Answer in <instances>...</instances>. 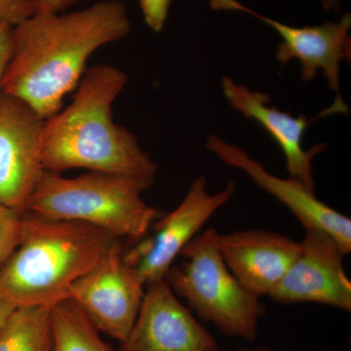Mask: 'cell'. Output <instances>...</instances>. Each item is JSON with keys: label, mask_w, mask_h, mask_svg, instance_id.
<instances>
[{"label": "cell", "mask_w": 351, "mask_h": 351, "mask_svg": "<svg viewBox=\"0 0 351 351\" xmlns=\"http://www.w3.org/2000/svg\"><path fill=\"white\" fill-rule=\"evenodd\" d=\"M51 309L16 307L0 330V351H53Z\"/></svg>", "instance_id": "cell-15"}, {"label": "cell", "mask_w": 351, "mask_h": 351, "mask_svg": "<svg viewBox=\"0 0 351 351\" xmlns=\"http://www.w3.org/2000/svg\"><path fill=\"white\" fill-rule=\"evenodd\" d=\"M221 88L230 107L246 119L256 120L280 147L290 177L300 180L315 191L313 159L324 151L325 145H318L308 151L304 149L302 140L309 120L304 115L294 117L269 106V95L252 91L244 85L237 84L232 78H223Z\"/></svg>", "instance_id": "cell-14"}, {"label": "cell", "mask_w": 351, "mask_h": 351, "mask_svg": "<svg viewBox=\"0 0 351 351\" xmlns=\"http://www.w3.org/2000/svg\"><path fill=\"white\" fill-rule=\"evenodd\" d=\"M43 123L24 101L0 94V205L22 214L44 171L40 162Z\"/></svg>", "instance_id": "cell-9"}, {"label": "cell", "mask_w": 351, "mask_h": 351, "mask_svg": "<svg viewBox=\"0 0 351 351\" xmlns=\"http://www.w3.org/2000/svg\"><path fill=\"white\" fill-rule=\"evenodd\" d=\"M145 22L156 32L162 31L172 0H138Z\"/></svg>", "instance_id": "cell-19"}, {"label": "cell", "mask_w": 351, "mask_h": 351, "mask_svg": "<svg viewBox=\"0 0 351 351\" xmlns=\"http://www.w3.org/2000/svg\"><path fill=\"white\" fill-rule=\"evenodd\" d=\"M252 351H274V350H270V348H256V350H254Z\"/></svg>", "instance_id": "cell-24"}, {"label": "cell", "mask_w": 351, "mask_h": 351, "mask_svg": "<svg viewBox=\"0 0 351 351\" xmlns=\"http://www.w3.org/2000/svg\"><path fill=\"white\" fill-rule=\"evenodd\" d=\"M217 230L208 228L191 240L165 279L176 295L203 321L232 338L253 341L265 308L228 269L216 244Z\"/></svg>", "instance_id": "cell-5"}, {"label": "cell", "mask_w": 351, "mask_h": 351, "mask_svg": "<svg viewBox=\"0 0 351 351\" xmlns=\"http://www.w3.org/2000/svg\"><path fill=\"white\" fill-rule=\"evenodd\" d=\"M228 269L251 294L269 295L300 251V242L281 233L244 230L216 234Z\"/></svg>", "instance_id": "cell-13"}, {"label": "cell", "mask_w": 351, "mask_h": 351, "mask_svg": "<svg viewBox=\"0 0 351 351\" xmlns=\"http://www.w3.org/2000/svg\"><path fill=\"white\" fill-rule=\"evenodd\" d=\"M237 351H249V350H246V348H240V350H237Z\"/></svg>", "instance_id": "cell-25"}, {"label": "cell", "mask_w": 351, "mask_h": 351, "mask_svg": "<svg viewBox=\"0 0 351 351\" xmlns=\"http://www.w3.org/2000/svg\"><path fill=\"white\" fill-rule=\"evenodd\" d=\"M82 221H53L25 212L19 246L0 267V295L16 307L53 306L119 242Z\"/></svg>", "instance_id": "cell-3"}, {"label": "cell", "mask_w": 351, "mask_h": 351, "mask_svg": "<svg viewBox=\"0 0 351 351\" xmlns=\"http://www.w3.org/2000/svg\"><path fill=\"white\" fill-rule=\"evenodd\" d=\"M323 6L326 10H338L339 0H322Z\"/></svg>", "instance_id": "cell-23"}, {"label": "cell", "mask_w": 351, "mask_h": 351, "mask_svg": "<svg viewBox=\"0 0 351 351\" xmlns=\"http://www.w3.org/2000/svg\"><path fill=\"white\" fill-rule=\"evenodd\" d=\"M14 50V27L0 25V94L7 66L10 63Z\"/></svg>", "instance_id": "cell-20"}, {"label": "cell", "mask_w": 351, "mask_h": 351, "mask_svg": "<svg viewBox=\"0 0 351 351\" xmlns=\"http://www.w3.org/2000/svg\"><path fill=\"white\" fill-rule=\"evenodd\" d=\"M80 0H41L38 12L62 13L77 4Z\"/></svg>", "instance_id": "cell-21"}, {"label": "cell", "mask_w": 351, "mask_h": 351, "mask_svg": "<svg viewBox=\"0 0 351 351\" xmlns=\"http://www.w3.org/2000/svg\"><path fill=\"white\" fill-rule=\"evenodd\" d=\"M235 184L230 181L223 191L210 193L207 179L198 177L182 202L172 212L154 223L152 237L140 240L123 254L124 261L137 272L145 285L166 274L201 228L234 195Z\"/></svg>", "instance_id": "cell-6"}, {"label": "cell", "mask_w": 351, "mask_h": 351, "mask_svg": "<svg viewBox=\"0 0 351 351\" xmlns=\"http://www.w3.org/2000/svg\"><path fill=\"white\" fill-rule=\"evenodd\" d=\"M41 0H0V25L15 27L38 12Z\"/></svg>", "instance_id": "cell-18"}, {"label": "cell", "mask_w": 351, "mask_h": 351, "mask_svg": "<svg viewBox=\"0 0 351 351\" xmlns=\"http://www.w3.org/2000/svg\"><path fill=\"white\" fill-rule=\"evenodd\" d=\"M15 308L16 306L13 304L7 301L5 298L0 295V330L5 324L9 316L11 315Z\"/></svg>", "instance_id": "cell-22"}, {"label": "cell", "mask_w": 351, "mask_h": 351, "mask_svg": "<svg viewBox=\"0 0 351 351\" xmlns=\"http://www.w3.org/2000/svg\"><path fill=\"white\" fill-rule=\"evenodd\" d=\"M216 10L241 11L249 14L265 24L274 27L283 39L276 50V59L286 64L292 60L302 64L301 77L308 82L322 71L329 87L339 94V69L343 61L351 57L350 14H346L338 23H326L314 27H295L278 21L265 17L237 0H209Z\"/></svg>", "instance_id": "cell-12"}, {"label": "cell", "mask_w": 351, "mask_h": 351, "mask_svg": "<svg viewBox=\"0 0 351 351\" xmlns=\"http://www.w3.org/2000/svg\"><path fill=\"white\" fill-rule=\"evenodd\" d=\"M51 318L53 351H112L86 314L71 300L54 304Z\"/></svg>", "instance_id": "cell-16"}, {"label": "cell", "mask_w": 351, "mask_h": 351, "mask_svg": "<svg viewBox=\"0 0 351 351\" xmlns=\"http://www.w3.org/2000/svg\"><path fill=\"white\" fill-rule=\"evenodd\" d=\"M336 240L326 232L307 230L300 251L269 297L281 304H314L351 311V281Z\"/></svg>", "instance_id": "cell-8"}, {"label": "cell", "mask_w": 351, "mask_h": 351, "mask_svg": "<svg viewBox=\"0 0 351 351\" xmlns=\"http://www.w3.org/2000/svg\"><path fill=\"white\" fill-rule=\"evenodd\" d=\"M206 149L226 165L241 170L269 195L276 197L295 215L304 230L326 232L336 240L346 255L351 251V219L318 199L315 191L295 178L276 177L263 164L252 158L237 145L218 136L210 135Z\"/></svg>", "instance_id": "cell-11"}, {"label": "cell", "mask_w": 351, "mask_h": 351, "mask_svg": "<svg viewBox=\"0 0 351 351\" xmlns=\"http://www.w3.org/2000/svg\"><path fill=\"white\" fill-rule=\"evenodd\" d=\"M130 32L121 0H101L71 12H38L14 27L2 93L24 101L43 120L49 119L76 89L93 53Z\"/></svg>", "instance_id": "cell-1"}, {"label": "cell", "mask_w": 351, "mask_h": 351, "mask_svg": "<svg viewBox=\"0 0 351 351\" xmlns=\"http://www.w3.org/2000/svg\"><path fill=\"white\" fill-rule=\"evenodd\" d=\"M120 343V351H219L216 339L165 278L145 285L135 323Z\"/></svg>", "instance_id": "cell-10"}, {"label": "cell", "mask_w": 351, "mask_h": 351, "mask_svg": "<svg viewBox=\"0 0 351 351\" xmlns=\"http://www.w3.org/2000/svg\"><path fill=\"white\" fill-rule=\"evenodd\" d=\"M127 80L121 69L110 64L85 71L71 104L44 120L40 138L44 171L83 168L156 181V162L132 132L113 121V104Z\"/></svg>", "instance_id": "cell-2"}, {"label": "cell", "mask_w": 351, "mask_h": 351, "mask_svg": "<svg viewBox=\"0 0 351 351\" xmlns=\"http://www.w3.org/2000/svg\"><path fill=\"white\" fill-rule=\"evenodd\" d=\"M25 214L0 205V267L12 256L23 237Z\"/></svg>", "instance_id": "cell-17"}, {"label": "cell", "mask_w": 351, "mask_h": 351, "mask_svg": "<svg viewBox=\"0 0 351 351\" xmlns=\"http://www.w3.org/2000/svg\"><path fill=\"white\" fill-rule=\"evenodd\" d=\"M145 285L124 261L119 242L100 263L69 289L75 302L99 332L121 343L131 331L144 298Z\"/></svg>", "instance_id": "cell-7"}, {"label": "cell", "mask_w": 351, "mask_h": 351, "mask_svg": "<svg viewBox=\"0 0 351 351\" xmlns=\"http://www.w3.org/2000/svg\"><path fill=\"white\" fill-rule=\"evenodd\" d=\"M154 182L99 172L64 178L43 171L25 212L53 221H82L117 239L138 242L163 216L142 197Z\"/></svg>", "instance_id": "cell-4"}]
</instances>
